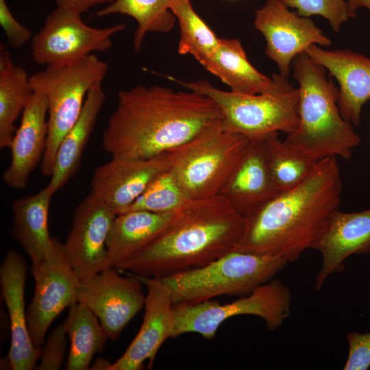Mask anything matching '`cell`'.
Segmentation results:
<instances>
[{
    "label": "cell",
    "instance_id": "277c9868",
    "mask_svg": "<svg viewBox=\"0 0 370 370\" xmlns=\"http://www.w3.org/2000/svg\"><path fill=\"white\" fill-rule=\"evenodd\" d=\"M292 68L299 84V122L284 141L315 162L351 158L360 138L340 114L338 88L326 78V69L306 52L295 57Z\"/></svg>",
    "mask_w": 370,
    "mask_h": 370
},
{
    "label": "cell",
    "instance_id": "5bb4252c",
    "mask_svg": "<svg viewBox=\"0 0 370 370\" xmlns=\"http://www.w3.org/2000/svg\"><path fill=\"white\" fill-rule=\"evenodd\" d=\"M254 24L265 38L266 55L285 77L295 56L312 45L326 47L332 42L310 17L290 11L280 0H266L256 10Z\"/></svg>",
    "mask_w": 370,
    "mask_h": 370
},
{
    "label": "cell",
    "instance_id": "5b68a950",
    "mask_svg": "<svg viewBox=\"0 0 370 370\" xmlns=\"http://www.w3.org/2000/svg\"><path fill=\"white\" fill-rule=\"evenodd\" d=\"M108 64L95 53L75 63L49 66L29 76L34 92L42 93L48 103V132L41 160L42 175L51 177L62 139L78 119L89 91L102 84Z\"/></svg>",
    "mask_w": 370,
    "mask_h": 370
},
{
    "label": "cell",
    "instance_id": "ffe728a7",
    "mask_svg": "<svg viewBox=\"0 0 370 370\" xmlns=\"http://www.w3.org/2000/svg\"><path fill=\"white\" fill-rule=\"evenodd\" d=\"M204 68L236 93L282 96L298 90L280 73L269 77L260 73L248 60L241 41L234 38H220L217 50Z\"/></svg>",
    "mask_w": 370,
    "mask_h": 370
},
{
    "label": "cell",
    "instance_id": "484cf974",
    "mask_svg": "<svg viewBox=\"0 0 370 370\" xmlns=\"http://www.w3.org/2000/svg\"><path fill=\"white\" fill-rule=\"evenodd\" d=\"M34 90L25 69L12 61L0 43V148H10L16 132L15 122L27 106Z\"/></svg>",
    "mask_w": 370,
    "mask_h": 370
},
{
    "label": "cell",
    "instance_id": "9c48e42d",
    "mask_svg": "<svg viewBox=\"0 0 370 370\" xmlns=\"http://www.w3.org/2000/svg\"><path fill=\"white\" fill-rule=\"evenodd\" d=\"M249 141L246 136L224 131L222 125L193 141L172 167L187 197L218 195Z\"/></svg>",
    "mask_w": 370,
    "mask_h": 370
},
{
    "label": "cell",
    "instance_id": "4fadbf2b",
    "mask_svg": "<svg viewBox=\"0 0 370 370\" xmlns=\"http://www.w3.org/2000/svg\"><path fill=\"white\" fill-rule=\"evenodd\" d=\"M108 267L92 278L79 281L77 302L98 318L108 338L116 341L129 322L144 308L143 283L137 275L124 277Z\"/></svg>",
    "mask_w": 370,
    "mask_h": 370
},
{
    "label": "cell",
    "instance_id": "30bf717a",
    "mask_svg": "<svg viewBox=\"0 0 370 370\" xmlns=\"http://www.w3.org/2000/svg\"><path fill=\"white\" fill-rule=\"evenodd\" d=\"M125 27L123 23L101 28L91 27L84 22L82 15L56 8L32 38L33 60L46 66L75 63L95 52L110 49L112 36Z\"/></svg>",
    "mask_w": 370,
    "mask_h": 370
},
{
    "label": "cell",
    "instance_id": "d6a6232c",
    "mask_svg": "<svg viewBox=\"0 0 370 370\" xmlns=\"http://www.w3.org/2000/svg\"><path fill=\"white\" fill-rule=\"evenodd\" d=\"M66 332L64 322L49 334L41 347L37 370H58L62 365L66 349Z\"/></svg>",
    "mask_w": 370,
    "mask_h": 370
},
{
    "label": "cell",
    "instance_id": "d4e9b609",
    "mask_svg": "<svg viewBox=\"0 0 370 370\" xmlns=\"http://www.w3.org/2000/svg\"><path fill=\"white\" fill-rule=\"evenodd\" d=\"M106 98L102 84L92 88L78 119L60 143L53 171L47 185L54 193L64 186L77 171Z\"/></svg>",
    "mask_w": 370,
    "mask_h": 370
},
{
    "label": "cell",
    "instance_id": "74e56055",
    "mask_svg": "<svg viewBox=\"0 0 370 370\" xmlns=\"http://www.w3.org/2000/svg\"><path fill=\"white\" fill-rule=\"evenodd\" d=\"M112 362L107 361L103 358L99 359V361L97 360L95 364L92 366L91 369H106L108 370L109 367L111 365Z\"/></svg>",
    "mask_w": 370,
    "mask_h": 370
},
{
    "label": "cell",
    "instance_id": "6da1fadb",
    "mask_svg": "<svg viewBox=\"0 0 370 370\" xmlns=\"http://www.w3.org/2000/svg\"><path fill=\"white\" fill-rule=\"evenodd\" d=\"M222 120L215 102L201 93L138 85L119 92L101 147L112 158H151L190 143Z\"/></svg>",
    "mask_w": 370,
    "mask_h": 370
},
{
    "label": "cell",
    "instance_id": "4316f807",
    "mask_svg": "<svg viewBox=\"0 0 370 370\" xmlns=\"http://www.w3.org/2000/svg\"><path fill=\"white\" fill-rule=\"evenodd\" d=\"M64 323L70 338L65 369H90L92 358L102 351L109 339L99 320L86 306L76 302L69 308Z\"/></svg>",
    "mask_w": 370,
    "mask_h": 370
},
{
    "label": "cell",
    "instance_id": "4dcf8cb0",
    "mask_svg": "<svg viewBox=\"0 0 370 370\" xmlns=\"http://www.w3.org/2000/svg\"><path fill=\"white\" fill-rule=\"evenodd\" d=\"M172 167L160 174L123 212L141 210L157 213H171L187 203L190 199L180 185Z\"/></svg>",
    "mask_w": 370,
    "mask_h": 370
},
{
    "label": "cell",
    "instance_id": "1f68e13d",
    "mask_svg": "<svg viewBox=\"0 0 370 370\" xmlns=\"http://www.w3.org/2000/svg\"><path fill=\"white\" fill-rule=\"evenodd\" d=\"M299 16H321L328 21L334 32H338L349 18L345 0H280Z\"/></svg>",
    "mask_w": 370,
    "mask_h": 370
},
{
    "label": "cell",
    "instance_id": "cb8c5ba5",
    "mask_svg": "<svg viewBox=\"0 0 370 370\" xmlns=\"http://www.w3.org/2000/svg\"><path fill=\"white\" fill-rule=\"evenodd\" d=\"M172 214L141 210L118 214L106 242L108 266L118 268L143 250L161 232Z\"/></svg>",
    "mask_w": 370,
    "mask_h": 370
},
{
    "label": "cell",
    "instance_id": "ac0fdd59",
    "mask_svg": "<svg viewBox=\"0 0 370 370\" xmlns=\"http://www.w3.org/2000/svg\"><path fill=\"white\" fill-rule=\"evenodd\" d=\"M312 249L322 258L314 284L319 291L330 275L345 269V261L350 256L370 252V209L354 212L336 210Z\"/></svg>",
    "mask_w": 370,
    "mask_h": 370
},
{
    "label": "cell",
    "instance_id": "d590c367",
    "mask_svg": "<svg viewBox=\"0 0 370 370\" xmlns=\"http://www.w3.org/2000/svg\"><path fill=\"white\" fill-rule=\"evenodd\" d=\"M113 0H55L56 8L82 15L90 8L101 4H109Z\"/></svg>",
    "mask_w": 370,
    "mask_h": 370
},
{
    "label": "cell",
    "instance_id": "f546056e",
    "mask_svg": "<svg viewBox=\"0 0 370 370\" xmlns=\"http://www.w3.org/2000/svg\"><path fill=\"white\" fill-rule=\"evenodd\" d=\"M191 0H175L170 9L179 24L178 53L192 56L203 67L217 50L219 38L194 10Z\"/></svg>",
    "mask_w": 370,
    "mask_h": 370
},
{
    "label": "cell",
    "instance_id": "44dd1931",
    "mask_svg": "<svg viewBox=\"0 0 370 370\" xmlns=\"http://www.w3.org/2000/svg\"><path fill=\"white\" fill-rule=\"evenodd\" d=\"M265 136L250 139L219 193L244 218L280 192L267 166Z\"/></svg>",
    "mask_w": 370,
    "mask_h": 370
},
{
    "label": "cell",
    "instance_id": "2e32d148",
    "mask_svg": "<svg viewBox=\"0 0 370 370\" xmlns=\"http://www.w3.org/2000/svg\"><path fill=\"white\" fill-rule=\"evenodd\" d=\"M139 278L147 290L142 325L125 352L108 370H139L146 361L151 367L162 345L172 338L174 304L169 288L161 278Z\"/></svg>",
    "mask_w": 370,
    "mask_h": 370
},
{
    "label": "cell",
    "instance_id": "52a82bcc",
    "mask_svg": "<svg viewBox=\"0 0 370 370\" xmlns=\"http://www.w3.org/2000/svg\"><path fill=\"white\" fill-rule=\"evenodd\" d=\"M292 294L279 280L262 284L245 297L221 304L212 299L194 304H174V328L172 338L194 332L212 339L227 319L239 315H254L262 319L268 330L280 328L291 312Z\"/></svg>",
    "mask_w": 370,
    "mask_h": 370
},
{
    "label": "cell",
    "instance_id": "d6986e66",
    "mask_svg": "<svg viewBox=\"0 0 370 370\" xmlns=\"http://www.w3.org/2000/svg\"><path fill=\"white\" fill-rule=\"evenodd\" d=\"M306 53L336 79L340 114L358 125L362 107L370 100V57L347 49L325 50L317 45L310 46Z\"/></svg>",
    "mask_w": 370,
    "mask_h": 370
},
{
    "label": "cell",
    "instance_id": "9a60e30c",
    "mask_svg": "<svg viewBox=\"0 0 370 370\" xmlns=\"http://www.w3.org/2000/svg\"><path fill=\"white\" fill-rule=\"evenodd\" d=\"M117 214L88 195L76 207L63 243L66 257L79 281L108 267L106 242Z\"/></svg>",
    "mask_w": 370,
    "mask_h": 370
},
{
    "label": "cell",
    "instance_id": "ba28073f",
    "mask_svg": "<svg viewBox=\"0 0 370 370\" xmlns=\"http://www.w3.org/2000/svg\"><path fill=\"white\" fill-rule=\"evenodd\" d=\"M169 78L212 99L222 114V128L225 132L254 139L273 132L289 134L297 127L299 90L282 96L245 95L220 90L206 79L184 82Z\"/></svg>",
    "mask_w": 370,
    "mask_h": 370
},
{
    "label": "cell",
    "instance_id": "f1b7e54d",
    "mask_svg": "<svg viewBox=\"0 0 370 370\" xmlns=\"http://www.w3.org/2000/svg\"><path fill=\"white\" fill-rule=\"evenodd\" d=\"M265 161L272 181L280 191L300 184L310 173L315 161L278 138V132L264 138Z\"/></svg>",
    "mask_w": 370,
    "mask_h": 370
},
{
    "label": "cell",
    "instance_id": "83f0119b",
    "mask_svg": "<svg viewBox=\"0 0 370 370\" xmlns=\"http://www.w3.org/2000/svg\"><path fill=\"white\" fill-rule=\"evenodd\" d=\"M175 0H113L98 10V17L111 14L127 15L134 18L137 27L134 34L135 50H140L149 32L167 33L177 21L170 8Z\"/></svg>",
    "mask_w": 370,
    "mask_h": 370
},
{
    "label": "cell",
    "instance_id": "e575fe53",
    "mask_svg": "<svg viewBox=\"0 0 370 370\" xmlns=\"http://www.w3.org/2000/svg\"><path fill=\"white\" fill-rule=\"evenodd\" d=\"M0 25L8 42L14 49H19L32 37V32L14 16L5 0H0Z\"/></svg>",
    "mask_w": 370,
    "mask_h": 370
},
{
    "label": "cell",
    "instance_id": "836d02e7",
    "mask_svg": "<svg viewBox=\"0 0 370 370\" xmlns=\"http://www.w3.org/2000/svg\"><path fill=\"white\" fill-rule=\"evenodd\" d=\"M348 354L344 370H367L370 367V332H351L347 336Z\"/></svg>",
    "mask_w": 370,
    "mask_h": 370
},
{
    "label": "cell",
    "instance_id": "8fae6325",
    "mask_svg": "<svg viewBox=\"0 0 370 370\" xmlns=\"http://www.w3.org/2000/svg\"><path fill=\"white\" fill-rule=\"evenodd\" d=\"M32 274L35 288L27 308V322L34 346L41 349L53 320L77 302L79 280L66 257L63 243L56 238L51 253L32 265Z\"/></svg>",
    "mask_w": 370,
    "mask_h": 370
},
{
    "label": "cell",
    "instance_id": "603a6c76",
    "mask_svg": "<svg viewBox=\"0 0 370 370\" xmlns=\"http://www.w3.org/2000/svg\"><path fill=\"white\" fill-rule=\"evenodd\" d=\"M54 193L47 186L34 195L12 202L11 236L22 247L32 265L46 258L54 248L49 232V210Z\"/></svg>",
    "mask_w": 370,
    "mask_h": 370
},
{
    "label": "cell",
    "instance_id": "7a4b0ae2",
    "mask_svg": "<svg viewBox=\"0 0 370 370\" xmlns=\"http://www.w3.org/2000/svg\"><path fill=\"white\" fill-rule=\"evenodd\" d=\"M342 180L336 158L315 162L297 186L279 192L250 212L236 250L297 260L320 237L341 204Z\"/></svg>",
    "mask_w": 370,
    "mask_h": 370
},
{
    "label": "cell",
    "instance_id": "7402d4cb",
    "mask_svg": "<svg viewBox=\"0 0 370 370\" xmlns=\"http://www.w3.org/2000/svg\"><path fill=\"white\" fill-rule=\"evenodd\" d=\"M48 103L46 97L34 92L22 113L11 146V161L3 173L10 188H24L36 166L42 160L48 132Z\"/></svg>",
    "mask_w": 370,
    "mask_h": 370
},
{
    "label": "cell",
    "instance_id": "7c38bea8",
    "mask_svg": "<svg viewBox=\"0 0 370 370\" xmlns=\"http://www.w3.org/2000/svg\"><path fill=\"white\" fill-rule=\"evenodd\" d=\"M190 143L151 158H112L95 170L89 195L117 214L123 212L174 165Z\"/></svg>",
    "mask_w": 370,
    "mask_h": 370
},
{
    "label": "cell",
    "instance_id": "e0dca14e",
    "mask_svg": "<svg viewBox=\"0 0 370 370\" xmlns=\"http://www.w3.org/2000/svg\"><path fill=\"white\" fill-rule=\"evenodd\" d=\"M27 266L23 256L14 249L6 252L0 266L2 297L10 323L11 341L8 362L13 370H32L40 358V350L30 338L25 288Z\"/></svg>",
    "mask_w": 370,
    "mask_h": 370
},
{
    "label": "cell",
    "instance_id": "8992f818",
    "mask_svg": "<svg viewBox=\"0 0 370 370\" xmlns=\"http://www.w3.org/2000/svg\"><path fill=\"white\" fill-rule=\"evenodd\" d=\"M278 256L234 250L199 267L162 278L173 302L194 304L225 295H247L287 264Z\"/></svg>",
    "mask_w": 370,
    "mask_h": 370
},
{
    "label": "cell",
    "instance_id": "3957f363",
    "mask_svg": "<svg viewBox=\"0 0 370 370\" xmlns=\"http://www.w3.org/2000/svg\"><path fill=\"white\" fill-rule=\"evenodd\" d=\"M244 229V217L222 196L189 200L147 246L116 269L162 278L199 267L236 250Z\"/></svg>",
    "mask_w": 370,
    "mask_h": 370
},
{
    "label": "cell",
    "instance_id": "8d00e7d4",
    "mask_svg": "<svg viewBox=\"0 0 370 370\" xmlns=\"http://www.w3.org/2000/svg\"><path fill=\"white\" fill-rule=\"evenodd\" d=\"M349 18H355L359 8L368 10L370 14V0H345Z\"/></svg>",
    "mask_w": 370,
    "mask_h": 370
}]
</instances>
